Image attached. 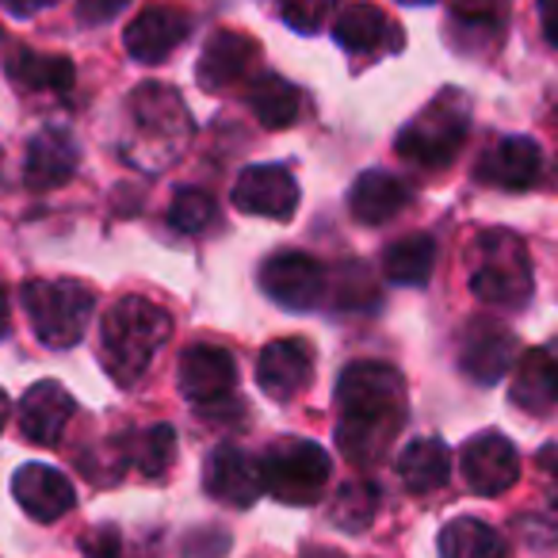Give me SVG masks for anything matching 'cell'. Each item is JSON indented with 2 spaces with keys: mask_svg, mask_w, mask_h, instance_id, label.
Instances as JSON below:
<instances>
[{
  "mask_svg": "<svg viewBox=\"0 0 558 558\" xmlns=\"http://www.w3.org/2000/svg\"><path fill=\"white\" fill-rule=\"evenodd\" d=\"M126 9V0H77V20L85 27H104L111 20H119V12Z\"/></svg>",
  "mask_w": 558,
  "mask_h": 558,
  "instance_id": "cell-34",
  "label": "cell"
},
{
  "mask_svg": "<svg viewBox=\"0 0 558 558\" xmlns=\"http://www.w3.org/2000/svg\"><path fill=\"white\" fill-rule=\"evenodd\" d=\"M24 311L35 337L47 349H73L88 333V318L96 311L93 288L77 279H32L24 283Z\"/></svg>",
  "mask_w": 558,
  "mask_h": 558,
  "instance_id": "cell-5",
  "label": "cell"
},
{
  "mask_svg": "<svg viewBox=\"0 0 558 558\" xmlns=\"http://www.w3.org/2000/svg\"><path fill=\"white\" fill-rule=\"evenodd\" d=\"M9 413H12V402H9V395L0 390V428H4V421H9Z\"/></svg>",
  "mask_w": 558,
  "mask_h": 558,
  "instance_id": "cell-40",
  "label": "cell"
},
{
  "mask_svg": "<svg viewBox=\"0 0 558 558\" xmlns=\"http://www.w3.org/2000/svg\"><path fill=\"white\" fill-rule=\"evenodd\" d=\"M512 402L524 413H547L558 405V341L520 356L512 375Z\"/></svg>",
  "mask_w": 558,
  "mask_h": 558,
  "instance_id": "cell-22",
  "label": "cell"
},
{
  "mask_svg": "<svg viewBox=\"0 0 558 558\" xmlns=\"http://www.w3.org/2000/svg\"><path fill=\"white\" fill-rule=\"evenodd\" d=\"M9 329V303H4V291H0V337Z\"/></svg>",
  "mask_w": 558,
  "mask_h": 558,
  "instance_id": "cell-41",
  "label": "cell"
},
{
  "mask_svg": "<svg viewBox=\"0 0 558 558\" xmlns=\"http://www.w3.org/2000/svg\"><path fill=\"white\" fill-rule=\"evenodd\" d=\"M337 448L352 466H375L387 459L405 425V379L398 367L364 360L349 364L337 379Z\"/></svg>",
  "mask_w": 558,
  "mask_h": 558,
  "instance_id": "cell-1",
  "label": "cell"
},
{
  "mask_svg": "<svg viewBox=\"0 0 558 558\" xmlns=\"http://www.w3.org/2000/svg\"><path fill=\"white\" fill-rule=\"evenodd\" d=\"M303 558H344V555H341V550H333V547H318V543H314V547L303 550Z\"/></svg>",
  "mask_w": 558,
  "mask_h": 558,
  "instance_id": "cell-39",
  "label": "cell"
},
{
  "mask_svg": "<svg viewBox=\"0 0 558 558\" xmlns=\"http://www.w3.org/2000/svg\"><path fill=\"white\" fill-rule=\"evenodd\" d=\"M203 482H207V494L215 501L230 505V509H248L264 494L260 463L248 451L233 448V444H222V448L210 451L207 478Z\"/></svg>",
  "mask_w": 558,
  "mask_h": 558,
  "instance_id": "cell-19",
  "label": "cell"
},
{
  "mask_svg": "<svg viewBox=\"0 0 558 558\" xmlns=\"http://www.w3.org/2000/svg\"><path fill=\"white\" fill-rule=\"evenodd\" d=\"M77 142H73L70 131L62 126H47L39 131L32 142H27V157H24V180L39 192L47 187H58L77 172Z\"/></svg>",
  "mask_w": 558,
  "mask_h": 558,
  "instance_id": "cell-21",
  "label": "cell"
},
{
  "mask_svg": "<svg viewBox=\"0 0 558 558\" xmlns=\"http://www.w3.org/2000/svg\"><path fill=\"white\" fill-rule=\"evenodd\" d=\"M337 4H341V0H276L283 24L295 27V32H303V35L322 32V27L333 20Z\"/></svg>",
  "mask_w": 558,
  "mask_h": 558,
  "instance_id": "cell-32",
  "label": "cell"
},
{
  "mask_svg": "<svg viewBox=\"0 0 558 558\" xmlns=\"http://www.w3.org/2000/svg\"><path fill=\"white\" fill-rule=\"evenodd\" d=\"M54 4H58V0H4V9H9L12 16H20V20L39 16V12L54 9Z\"/></svg>",
  "mask_w": 558,
  "mask_h": 558,
  "instance_id": "cell-38",
  "label": "cell"
},
{
  "mask_svg": "<svg viewBox=\"0 0 558 558\" xmlns=\"http://www.w3.org/2000/svg\"><path fill=\"white\" fill-rule=\"evenodd\" d=\"M532 288L535 279L524 241L509 230L478 233L471 248V295L501 311H520L532 299Z\"/></svg>",
  "mask_w": 558,
  "mask_h": 558,
  "instance_id": "cell-3",
  "label": "cell"
},
{
  "mask_svg": "<svg viewBox=\"0 0 558 558\" xmlns=\"http://www.w3.org/2000/svg\"><path fill=\"white\" fill-rule=\"evenodd\" d=\"M314 375V352L299 337H279V341L264 344L260 360H256V383L268 398L276 402H291L311 387Z\"/></svg>",
  "mask_w": 558,
  "mask_h": 558,
  "instance_id": "cell-13",
  "label": "cell"
},
{
  "mask_svg": "<svg viewBox=\"0 0 558 558\" xmlns=\"http://www.w3.org/2000/svg\"><path fill=\"white\" fill-rule=\"evenodd\" d=\"M187 32H192V20H187V12L169 9V4H149L146 12H138V16L126 24L123 47H126V54H131L134 62L157 65L187 39Z\"/></svg>",
  "mask_w": 558,
  "mask_h": 558,
  "instance_id": "cell-15",
  "label": "cell"
},
{
  "mask_svg": "<svg viewBox=\"0 0 558 558\" xmlns=\"http://www.w3.org/2000/svg\"><path fill=\"white\" fill-rule=\"evenodd\" d=\"M379 512V489L372 482H349V486L337 489L333 509H329V520H333L341 532H364L367 524Z\"/></svg>",
  "mask_w": 558,
  "mask_h": 558,
  "instance_id": "cell-30",
  "label": "cell"
},
{
  "mask_svg": "<svg viewBox=\"0 0 558 558\" xmlns=\"http://www.w3.org/2000/svg\"><path fill=\"white\" fill-rule=\"evenodd\" d=\"M260 288L283 311H314L318 299L326 295V268L311 253L288 248V253H276L264 260Z\"/></svg>",
  "mask_w": 558,
  "mask_h": 558,
  "instance_id": "cell-7",
  "label": "cell"
},
{
  "mask_svg": "<svg viewBox=\"0 0 558 558\" xmlns=\"http://www.w3.org/2000/svg\"><path fill=\"white\" fill-rule=\"evenodd\" d=\"M333 39L341 43L349 54H383V50H398L402 47V35H398V24H390V16L372 4V0H356L341 16L333 20Z\"/></svg>",
  "mask_w": 558,
  "mask_h": 558,
  "instance_id": "cell-20",
  "label": "cell"
},
{
  "mask_svg": "<svg viewBox=\"0 0 558 558\" xmlns=\"http://www.w3.org/2000/svg\"><path fill=\"white\" fill-rule=\"evenodd\" d=\"M131 119H134L138 138L161 146L165 154H177V149L187 142V134H192L184 100H180L169 85H157V81H146V85L134 88Z\"/></svg>",
  "mask_w": 558,
  "mask_h": 558,
  "instance_id": "cell-9",
  "label": "cell"
},
{
  "mask_svg": "<svg viewBox=\"0 0 558 558\" xmlns=\"http://www.w3.org/2000/svg\"><path fill=\"white\" fill-rule=\"evenodd\" d=\"M248 108L260 119V126L268 131H288L295 126L299 111H303V96L291 81L276 77V73H264L248 85Z\"/></svg>",
  "mask_w": 558,
  "mask_h": 558,
  "instance_id": "cell-26",
  "label": "cell"
},
{
  "mask_svg": "<svg viewBox=\"0 0 558 558\" xmlns=\"http://www.w3.org/2000/svg\"><path fill=\"white\" fill-rule=\"evenodd\" d=\"M4 73L24 93H70L77 81V70L65 54H43L32 47H12Z\"/></svg>",
  "mask_w": 558,
  "mask_h": 558,
  "instance_id": "cell-23",
  "label": "cell"
},
{
  "mask_svg": "<svg viewBox=\"0 0 558 558\" xmlns=\"http://www.w3.org/2000/svg\"><path fill=\"white\" fill-rule=\"evenodd\" d=\"M172 333V318L149 299H119L100 326V360L119 387H138Z\"/></svg>",
  "mask_w": 558,
  "mask_h": 558,
  "instance_id": "cell-2",
  "label": "cell"
},
{
  "mask_svg": "<svg viewBox=\"0 0 558 558\" xmlns=\"http://www.w3.org/2000/svg\"><path fill=\"white\" fill-rule=\"evenodd\" d=\"M329 474H333V459L322 444L314 440H276L260 459V478L264 494H271L283 505H314L322 501L329 486Z\"/></svg>",
  "mask_w": 558,
  "mask_h": 558,
  "instance_id": "cell-6",
  "label": "cell"
},
{
  "mask_svg": "<svg viewBox=\"0 0 558 558\" xmlns=\"http://www.w3.org/2000/svg\"><path fill=\"white\" fill-rule=\"evenodd\" d=\"M405 203H410V187L398 177L379 172V169L356 177V184H352V192H349V210L360 226L390 222L395 215H402Z\"/></svg>",
  "mask_w": 558,
  "mask_h": 558,
  "instance_id": "cell-24",
  "label": "cell"
},
{
  "mask_svg": "<svg viewBox=\"0 0 558 558\" xmlns=\"http://www.w3.org/2000/svg\"><path fill=\"white\" fill-rule=\"evenodd\" d=\"M440 558H505V539L478 517H456L440 532Z\"/></svg>",
  "mask_w": 558,
  "mask_h": 558,
  "instance_id": "cell-28",
  "label": "cell"
},
{
  "mask_svg": "<svg viewBox=\"0 0 558 558\" xmlns=\"http://www.w3.org/2000/svg\"><path fill=\"white\" fill-rule=\"evenodd\" d=\"M459 471L463 482L482 497H497L517 486L520 478V456L509 436L501 433H478L459 451Z\"/></svg>",
  "mask_w": 558,
  "mask_h": 558,
  "instance_id": "cell-11",
  "label": "cell"
},
{
  "mask_svg": "<svg viewBox=\"0 0 558 558\" xmlns=\"http://www.w3.org/2000/svg\"><path fill=\"white\" fill-rule=\"evenodd\" d=\"M471 134V104L456 88H444L402 134H398V154L417 169H448Z\"/></svg>",
  "mask_w": 558,
  "mask_h": 558,
  "instance_id": "cell-4",
  "label": "cell"
},
{
  "mask_svg": "<svg viewBox=\"0 0 558 558\" xmlns=\"http://www.w3.org/2000/svg\"><path fill=\"white\" fill-rule=\"evenodd\" d=\"M180 395L195 405V410L210 413L215 405L230 402L233 387H238V364L222 344H192L180 356Z\"/></svg>",
  "mask_w": 558,
  "mask_h": 558,
  "instance_id": "cell-8",
  "label": "cell"
},
{
  "mask_svg": "<svg viewBox=\"0 0 558 558\" xmlns=\"http://www.w3.org/2000/svg\"><path fill=\"white\" fill-rule=\"evenodd\" d=\"M126 456L146 478H165L172 459H177V433H172V425H149L146 433H138L126 444Z\"/></svg>",
  "mask_w": 558,
  "mask_h": 558,
  "instance_id": "cell-29",
  "label": "cell"
},
{
  "mask_svg": "<svg viewBox=\"0 0 558 558\" xmlns=\"http://www.w3.org/2000/svg\"><path fill=\"white\" fill-rule=\"evenodd\" d=\"M73 413H77V402L70 398V390L54 379H43L20 402V433H24L27 444L54 448L65 436V425L73 421Z\"/></svg>",
  "mask_w": 558,
  "mask_h": 558,
  "instance_id": "cell-18",
  "label": "cell"
},
{
  "mask_svg": "<svg viewBox=\"0 0 558 558\" xmlns=\"http://www.w3.org/2000/svg\"><path fill=\"white\" fill-rule=\"evenodd\" d=\"M402 4H428V0H402Z\"/></svg>",
  "mask_w": 558,
  "mask_h": 558,
  "instance_id": "cell-42",
  "label": "cell"
},
{
  "mask_svg": "<svg viewBox=\"0 0 558 558\" xmlns=\"http://www.w3.org/2000/svg\"><path fill=\"white\" fill-rule=\"evenodd\" d=\"M85 555L88 558H119V535L111 532V527H100V532L85 539Z\"/></svg>",
  "mask_w": 558,
  "mask_h": 558,
  "instance_id": "cell-36",
  "label": "cell"
},
{
  "mask_svg": "<svg viewBox=\"0 0 558 558\" xmlns=\"http://www.w3.org/2000/svg\"><path fill=\"white\" fill-rule=\"evenodd\" d=\"M12 497H16L20 509L32 520H39V524H54V520H62L65 512L77 505L73 482L47 463L20 466V471L12 474Z\"/></svg>",
  "mask_w": 558,
  "mask_h": 558,
  "instance_id": "cell-17",
  "label": "cell"
},
{
  "mask_svg": "<svg viewBox=\"0 0 558 558\" xmlns=\"http://www.w3.org/2000/svg\"><path fill=\"white\" fill-rule=\"evenodd\" d=\"M543 172V149L539 142L524 138V134H512L501 138L482 154L474 177L489 187H501V192H527V187L539 180Z\"/></svg>",
  "mask_w": 558,
  "mask_h": 558,
  "instance_id": "cell-16",
  "label": "cell"
},
{
  "mask_svg": "<svg viewBox=\"0 0 558 558\" xmlns=\"http://www.w3.org/2000/svg\"><path fill=\"white\" fill-rule=\"evenodd\" d=\"M233 207L256 218L288 222L299 207V184L283 165H248L233 184Z\"/></svg>",
  "mask_w": 558,
  "mask_h": 558,
  "instance_id": "cell-12",
  "label": "cell"
},
{
  "mask_svg": "<svg viewBox=\"0 0 558 558\" xmlns=\"http://www.w3.org/2000/svg\"><path fill=\"white\" fill-rule=\"evenodd\" d=\"M215 218V195L203 192V187H184L177 192L169 207V226L180 233H203Z\"/></svg>",
  "mask_w": 558,
  "mask_h": 558,
  "instance_id": "cell-31",
  "label": "cell"
},
{
  "mask_svg": "<svg viewBox=\"0 0 558 558\" xmlns=\"http://www.w3.org/2000/svg\"><path fill=\"white\" fill-rule=\"evenodd\" d=\"M436 268V241L428 233H410V238H398L395 245H387L383 253V271H387L390 283H402V288H421L428 283Z\"/></svg>",
  "mask_w": 558,
  "mask_h": 558,
  "instance_id": "cell-27",
  "label": "cell"
},
{
  "mask_svg": "<svg viewBox=\"0 0 558 558\" xmlns=\"http://www.w3.org/2000/svg\"><path fill=\"white\" fill-rule=\"evenodd\" d=\"M517 337L501 326V322L474 318L471 326L459 337V367H463L466 379L482 383V387H494L517 364Z\"/></svg>",
  "mask_w": 558,
  "mask_h": 558,
  "instance_id": "cell-10",
  "label": "cell"
},
{
  "mask_svg": "<svg viewBox=\"0 0 558 558\" xmlns=\"http://www.w3.org/2000/svg\"><path fill=\"white\" fill-rule=\"evenodd\" d=\"M398 478L410 494H433L451 478V451L436 436H421V440L405 444L398 456Z\"/></svg>",
  "mask_w": 558,
  "mask_h": 558,
  "instance_id": "cell-25",
  "label": "cell"
},
{
  "mask_svg": "<svg viewBox=\"0 0 558 558\" xmlns=\"http://www.w3.org/2000/svg\"><path fill=\"white\" fill-rule=\"evenodd\" d=\"M451 20L474 32H497L505 24V12H509V0H448Z\"/></svg>",
  "mask_w": 558,
  "mask_h": 558,
  "instance_id": "cell-33",
  "label": "cell"
},
{
  "mask_svg": "<svg viewBox=\"0 0 558 558\" xmlns=\"http://www.w3.org/2000/svg\"><path fill=\"white\" fill-rule=\"evenodd\" d=\"M539 27L550 47L558 50V0H539Z\"/></svg>",
  "mask_w": 558,
  "mask_h": 558,
  "instance_id": "cell-37",
  "label": "cell"
},
{
  "mask_svg": "<svg viewBox=\"0 0 558 558\" xmlns=\"http://www.w3.org/2000/svg\"><path fill=\"white\" fill-rule=\"evenodd\" d=\"M256 58H260V47L248 35L215 32L203 47L199 65H195V81L203 93H230L241 81H248V73L256 70Z\"/></svg>",
  "mask_w": 558,
  "mask_h": 558,
  "instance_id": "cell-14",
  "label": "cell"
},
{
  "mask_svg": "<svg viewBox=\"0 0 558 558\" xmlns=\"http://www.w3.org/2000/svg\"><path fill=\"white\" fill-rule=\"evenodd\" d=\"M539 471H543V478H547V501H550V509L558 512V448H555V444L539 451Z\"/></svg>",
  "mask_w": 558,
  "mask_h": 558,
  "instance_id": "cell-35",
  "label": "cell"
}]
</instances>
